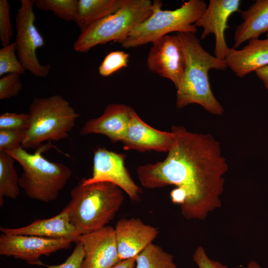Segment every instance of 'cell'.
Masks as SVG:
<instances>
[{"instance_id": "cell-14", "label": "cell", "mask_w": 268, "mask_h": 268, "mask_svg": "<svg viewBox=\"0 0 268 268\" xmlns=\"http://www.w3.org/2000/svg\"><path fill=\"white\" fill-rule=\"evenodd\" d=\"M114 228L121 261L136 257L158 234L156 228L137 218L121 219Z\"/></svg>"}, {"instance_id": "cell-7", "label": "cell", "mask_w": 268, "mask_h": 268, "mask_svg": "<svg viewBox=\"0 0 268 268\" xmlns=\"http://www.w3.org/2000/svg\"><path fill=\"white\" fill-rule=\"evenodd\" d=\"M149 0H129L113 14L81 29L73 49L85 53L110 41L121 44L129 34L152 13Z\"/></svg>"}, {"instance_id": "cell-28", "label": "cell", "mask_w": 268, "mask_h": 268, "mask_svg": "<svg viewBox=\"0 0 268 268\" xmlns=\"http://www.w3.org/2000/svg\"><path fill=\"white\" fill-rule=\"evenodd\" d=\"M27 131L0 129V152H7L21 146Z\"/></svg>"}, {"instance_id": "cell-29", "label": "cell", "mask_w": 268, "mask_h": 268, "mask_svg": "<svg viewBox=\"0 0 268 268\" xmlns=\"http://www.w3.org/2000/svg\"><path fill=\"white\" fill-rule=\"evenodd\" d=\"M10 5L7 0H0V39L2 46L9 44L13 35Z\"/></svg>"}, {"instance_id": "cell-21", "label": "cell", "mask_w": 268, "mask_h": 268, "mask_svg": "<svg viewBox=\"0 0 268 268\" xmlns=\"http://www.w3.org/2000/svg\"><path fill=\"white\" fill-rule=\"evenodd\" d=\"M15 159L5 152H0V206L4 197L15 199L20 194L19 178Z\"/></svg>"}, {"instance_id": "cell-6", "label": "cell", "mask_w": 268, "mask_h": 268, "mask_svg": "<svg viewBox=\"0 0 268 268\" xmlns=\"http://www.w3.org/2000/svg\"><path fill=\"white\" fill-rule=\"evenodd\" d=\"M30 124L21 147L34 148L44 141L66 138L79 114L59 94L36 97L29 105Z\"/></svg>"}, {"instance_id": "cell-33", "label": "cell", "mask_w": 268, "mask_h": 268, "mask_svg": "<svg viewBox=\"0 0 268 268\" xmlns=\"http://www.w3.org/2000/svg\"><path fill=\"white\" fill-rule=\"evenodd\" d=\"M135 259L136 257L121 261L112 268H134Z\"/></svg>"}, {"instance_id": "cell-13", "label": "cell", "mask_w": 268, "mask_h": 268, "mask_svg": "<svg viewBox=\"0 0 268 268\" xmlns=\"http://www.w3.org/2000/svg\"><path fill=\"white\" fill-rule=\"evenodd\" d=\"M76 242L81 244L84 252L81 268H112L121 261L118 255L115 228L111 226L80 235Z\"/></svg>"}, {"instance_id": "cell-34", "label": "cell", "mask_w": 268, "mask_h": 268, "mask_svg": "<svg viewBox=\"0 0 268 268\" xmlns=\"http://www.w3.org/2000/svg\"><path fill=\"white\" fill-rule=\"evenodd\" d=\"M242 268H262L257 262L254 261L250 262L246 267Z\"/></svg>"}, {"instance_id": "cell-35", "label": "cell", "mask_w": 268, "mask_h": 268, "mask_svg": "<svg viewBox=\"0 0 268 268\" xmlns=\"http://www.w3.org/2000/svg\"><path fill=\"white\" fill-rule=\"evenodd\" d=\"M267 38H268V31L267 32Z\"/></svg>"}, {"instance_id": "cell-3", "label": "cell", "mask_w": 268, "mask_h": 268, "mask_svg": "<svg viewBox=\"0 0 268 268\" xmlns=\"http://www.w3.org/2000/svg\"><path fill=\"white\" fill-rule=\"evenodd\" d=\"M123 191L107 182L82 184L70 191L71 199L64 207L79 235L98 230L112 220L124 201Z\"/></svg>"}, {"instance_id": "cell-25", "label": "cell", "mask_w": 268, "mask_h": 268, "mask_svg": "<svg viewBox=\"0 0 268 268\" xmlns=\"http://www.w3.org/2000/svg\"><path fill=\"white\" fill-rule=\"evenodd\" d=\"M129 55L123 51L109 53L101 62L98 69L99 74L104 77L111 75L127 66Z\"/></svg>"}, {"instance_id": "cell-16", "label": "cell", "mask_w": 268, "mask_h": 268, "mask_svg": "<svg viewBox=\"0 0 268 268\" xmlns=\"http://www.w3.org/2000/svg\"><path fill=\"white\" fill-rule=\"evenodd\" d=\"M175 140V135L172 132L161 131L151 127L135 112L122 142L125 150L168 152Z\"/></svg>"}, {"instance_id": "cell-22", "label": "cell", "mask_w": 268, "mask_h": 268, "mask_svg": "<svg viewBox=\"0 0 268 268\" xmlns=\"http://www.w3.org/2000/svg\"><path fill=\"white\" fill-rule=\"evenodd\" d=\"M135 268H177V266L172 255L152 243L136 257Z\"/></svg>"}, {"instance_id": "cell-10", "label": "cell", "mask_w": 268, "mask_h": 268, "mask_svg": "<svg viewBox=\"0 0 268 268\" xmlns=\"http://www.w3.org/2000/svg\"><path fill=\"white\" fill-rule=\"evenodd\" d=\"M73 240L51 239L35 236L10 235L0 236V255L26 261L32 265H40V257L68 248Z\"/></svg>"}, {"instance_id": "cell-12", "label": "cell", "mask_w": 268, "mask_h": 268, "mask_svg": "<svg viewBox=\"0 0 268 268\" xmlns=\"http://www.w3.org/2000/svg\"><path fill=\"white\" fill-rule=\"evenodd\" d=\"M240 0H210L203 13L195 23L201 27V38L204 39L209 34L215 36L214 56L224 61L230 49L225 38V31L230 16L240 7Z\"/></svg>"}, {"instance_id": "cell-15", "label": "cell", "mask_w": 268, "mask_h": 268, "mask_svg": "<svg viewBox=\"0 0 268 268\" xmlns=\"http://www.w3.org/2000/svg\"><path fill=\"white\" fill-rule=\"evenodd\" d=\"M135 112L128 105L110 104L101 116L87 121L81 129L80 134H101L107 136L113 143L122 142Z\"/></svg>"}, {"instance_id": "cell-19", "label": "cell", "mask_w": 268, "mask_h": 268, "mask_svg": "<svg viewBox=\"0 0 268 268\" xmlns=\"http://www.w3.org/2000/svg\"><path fill=\"white\" fill-rule=\"evenodd\" d=\"M243 22L238 25L234 32L236 49L247 41L258 39L268 31V0H258L247 10L242 12Z\"/></svg>"}, {"instance_id": "cell-8", "label": "cell", "mask_w": 268, "mask_h": 268, "mask_svg": "<svg viewBox=\"0 0 268 268\" xmlns=\"http://www.w3.org/2000/svg\"><path fill=\"white\" fill-rule=\"evenodd\" d=\"M35 0H21L15 16L16 54L23 67L32 74L46 78L49 74L50 64H41L37 50L45 45L43 36L35 24L34 5Z\"/></svg>"}, {"instance_id": "cell-4", "label": "cell", "mask_w": 268, "mask_h": 268, "mask_svg": "<svg viewBox=\"0 0 268 268\" xmlns=\"http://www.w3.org/2000/svg\"><path fill=\"white\" fill-rule=\"evenodd\" d=\"M51 146V142L43 144L33 153L21 147L5 152L22 168L19 185L26 196L44 202L56 200L71 175V170L66 165L51 162L43 156V153Z\"/></svg>"}, {"instance_id": "cell-27", "label": "cell", "mask_w": 268, "mask_h": 268, "mask_svg": "<svg viewBox=\"0 0 268 268\" xmlns=\"http://www.w3.org/2000/svg\"><path fill=\"white\" fill-rule=\"evenodd\" d=\"M20 75L19 73H11L0 78V100L15 97L19 94L23 86Z\"/></svg>"}, {"instance_id": "cell-31", "label": "cell", "mask_w": 268, "mask_h": 268, "mask_svg": "<svg viewBox=\"0 0 268 268\" xmlns=\"http://www.w3.org/2000/svg\"><path fill=\"white\" fill-rule=\"evenodd\" d=\"M193 259L199 268H228L220 262L210 259L201 246H199L196 249Z\"/></svg>"}, {"instance_id": "cell-5", "label": "cell", "mask_w": 268, "mask_h": 268, "mask_svg": "<svg viewBox=\"0 0 268 268\" xmlns=\"http://www.w3.org/2000/svg\"><path fill=\"white\" fill-rule=\"evenodd\" d=\"M207 4L203 0H189L174 10H163L161 0H154L150 16L135 28L121 44L125 48L152 44L168 34H196L195 23L205 10Z\"/></svg>"}, {"instance_id": "cell-9", "label": "cell", "mask_w": 268, "mask_h": 268, "mask_svg": "<svg viewBox=\"0 0 268 268\" xmlns=\"http://www.w3.org/2000/svg\"><path fill=\"white\" fill-rule=\"evenodd\" d=\"M126 156L99 147L94 150L92 176L83 179L82 184L100 182L112 183L126 193L132 201L139 198L140 188L132 179L125 165Z\"/></svg>"}, {"instance_id": "cell-1", "label": "cell", "mask_w": 268, "mask_h": 268, "mask_svg": "<svg viewBox=\"0 0 268 268\" xmlns=\"http://www.w3.org/2000/svg\"><path fill=\"white\" fill-rule=\"evenodd\" d=\"M171 132L175 140L166 158L139 166L138 180L150 189L175 186L187 198L180 207L184 218L204 220L221 205L226 160L210 134L192 133L182 126H173Z\"/></svg>"}, {"instance_id": "cell-17", "label": "cell", "mask_w": 268, "mask_h": 268, "mask_svg": "<svg viewBox=\"0 0 268 268\" xmlns=\"http://www.w3.org/2000/svg\"><path fill=\"white\" fill-rule=\"evenodd\" d=\"M2 233L10 235L35 236L51 239H68L75 242L79 235L71 223L67 211L64 208L56 216L37 219L18 228L0 227Z\"/></svg>"}, {"instance_id": "cell-11", "label": "cell", "mask_w": 268, "mask_h": 268, "mask_svg": "<svg viewBox=\"0 0 268 268\" xmlns=\"http://www.w3.org/2000/svg\"><path fill=\"white\" fill-rule=\"evenodd\" d=\"M147 58L150 70L170 79L176 88L185 68V57L180 39L177 35H167L152 44Z\"/></svg>"}, {"instance_id": "cell-30", "label": "cell", "mask_w": 268, "mask_h": 268, "mask_svg": "<svg viewBox=\"0 0 268 268\" xmlns=\"http://www.w3.org/2000/svg\"><path fill=\"white\" fill-rule=\"evenodd\" d=\"M75 247L71 255L62 264L58 265H47L42 262L39 266L48 268H81L84 258V252L81 244L76 242Z\"/></svg>"}, {"instance_id": "cell-2", "label": "cell", "mask_w": 268, "mask_h": 268, "mask_svg": "<svg viewBox=\"0 0 268 268\" xmlns=\"http://www.w3.org/2000/svg\"><path fill=\"white\" fill-rule=\"evenodd\" d=\"M176 35L181 42L186 62L183 76L176 87V107L181 109L197 104L211 114L222 115L224 109L212 92L208 72L211 69L225 70L228 67L225 61L206 52L196 34Z\"/></svg>"}, {"instance_id": "cell-20", "label": "cell", "mask_w": 268, "mask_h": 268, "mask_svg": "<svg viewBox=\"0 0 268 268\" xmlns=\"http://www.w3.org/2000/svg\"><path fill=\"white\" fill-rule=\"evenodd\" d=\"M129 0H78L75 22L82 29L113 14Z\"/></svg>"}, {"instance_id": "cell-32", "label": "cell", "mask_w": 268, "mask_h": 268, "mask_svg": "<svg viewBox=\"0 0 268 268\" xmlns=\"http://www.w3.org/2000/svg\"><path fill=\"white\" fill-rule=\"evenodd\" d=\"M255 72L257 76L263 82L265 86L268 90V66L262 67Z\"/></svg>"}, {"instance_id": "cell-23", "label": "cell", "mask_w": 268, "mask_h": 268, "mask_svg": "<svg viewBox=\"0 0 268 268\" xmlns=\"http://www.w3.org/2000/svg\"><path fill=\"white\" fill-rule=\"evenodd\" d=\"M78 2V0H37L35 5L41 10L53 12L64 20L75 21Z\"/></svg>"}, {"instance_id": "cell-24", "label": "cell", "mask_w": 268, "mask_h": 268, "mask_svg": "<svg viewBox=\"0 0 268 268\" xmlns=\"http://www.w3.org/2000/svg\"><path fill=\"white\" fill-rule=\"evenodd\" d=\"M25 70L16 54L15 42L3 46L0 50V76L4 74L17 73L23 74Z\"/></svg>"}, {"instance_id": "cell-18", "label": "cell", "mask_w": 268, "mask_h": 268, "mask_svg": "<svg viewBox=\"0 0 268 268\" xmlns=\"http://www.w3.org/2000/svg\"><path fill=\"white\" fill-rule=\"evenodd\" d=\"M224 61L239 77L268 66V38L250 40L240 50L230 48Z\"/></svg>"}, {"instance_id": "cell-26", "label": "cell", "mask_w": 268, "mask_h": 268, "mask_svg": "<svg viewBox=\"0 0 268 268\" xmlns=\"http://www.w3.org/2000/svg\"><path fill=\"white\" fill-rule=\"evenodd\" d=\"M29 124L28 113L5 112L0 115V129L27 131Z\"/></svg>"}]
</instances>
